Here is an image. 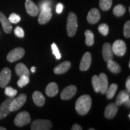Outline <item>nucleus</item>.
Segmentation results:
<instances>
[{
    "mask_svg": "<svg viewBox=\"0 0 130 130\" xmlns=\"http://www.w3.org/2000/svg\"><path fill=\"white\" fill-rule=\"evenodd\" d=\"M92 106V98L89 95L81 96L75 103L76 111L79 115H85L90 110Z\"/></svg>",
    "mask_w": 130,
    "mask_h": 130,
    "instance_id": "f257e3e1",
    "label": "nucleus"
},
{
    "mask_svg": "<svg viewBox=\"0 0 130 130\" xmlns=\"http://www.w3.org/2000/svg\"><path fill=\"white\" fill-rule=\"evenodd\" d=\"M78 28V19L77 16L75 13L70 12L68 16L67 25H66V30H67L68 35L69 37H73L75 35Z\"/></svg>",
    "mask_w": 130,
    "mask_h": 130,
    "instance_id": "f03ea898",
    "label": "nucleus"
},
{
    "mask_svg": "<svg viewBox=\"0 0 130 130\" xmlns=\"http://www.w3.org/2000/svg\"><path fill=\"white\" fill-rule=\"evenodd\" d=\"M52 128V122L49 120L36 119L31 125V130H50Z\"/></svg>",
    "mask_w": 130,
    "mask_h": 130,
    "instance_id": "7ed1b4c3",
    "label": "nucleus"
},
{
    "mask_svg": "<svg viewBox=\"0 0 130 130\" xmlns=\"http://www.w3.org/2000/svg\"><path fill=\"white\" fill-rule=\"evenodd\" d=\"M31 122L30 114L27 111H24L18 113L14 120V123L17 126L22 127L25 125L28 124Z\"/></svg>",
    "mask_w": 130,
    "mask_h": 130,
    "instance_id": "20e7f679",
    "label": "nucleus"
},
{
    "mask_svg": "<svg viewBox=\"0 0 130 130\" xmlns=\"http://www.w3.org/2000/svg\"><path fill=\"white\" fill-rule=\"evenodd\" d=\"M27 101V95L25 93L19 95L16 98H14L10 105V110L11 111H16L23 106Z\"/></svg>",
    "mask_w": 130,
    "mask_h": 130,
    "instance_id": "39448f33",
    "label": "nucleus"
},
{
    "mask_svg": "<svg viewBox=\"0 0 130 130\" xmlns=\"http://www.w3.org/2000/svg\"><path fill=\"white\" fill-rule=\"evenodd\" d=\"M25 55V50L21 47H18L12 50L7 56V60L10 62L18 61L23 57Z\"/></svg>",
    "mask_w": 130,
    "mask_h": 130,
    "instance_id": "423d86ee",
    "label": "nucleus"
},
{
    "mask_svg": "<svg viewBox=\"0 0 130 130\" xmlns=\"http://www.w3.org/2000/svg\"><path fill=\"white\" fill-rule=\"evenodd\" d=\"M113 53L118 56H123L126 51V46L124 41L116 40L112 45Z\"/></svg>",
    "mask_w": 130,
    "mask_h": 130,
    "instance_id": "0eeeda50",
    "label": "nucleus"
},
{
    "mask_svg": "<svg viewBox=\"0 0 130 130\" xmlns=\"http://www.w3.org/2000/svg\"><path fill=\"white\" fill-rule=\"evenodd\" d=\"M52 17L51 7H46L40 10L38 22L40 25H44L48 22Z\"/></svg>",
    "mask_w": 130,
    "mask_h": 130,
    "instance_id": "6e6552de",
    "label": "nucleus"
},
{
    "mask_svg": "<svg viewBox=\"0 0 130 130\" xmlns=\"http://www.w3.org/2000/svg\"><path fill=\"white\" fill-rule=\"evenodd\" d=\"M12 77L11 70L8 68H5L0 72V87L5 88L10 81Z\"/></svg>",
    "mask_w": 130,
    "mask_h": 130,
    "instance_id": "1a4fd4ad",
    "label": "nucleus"
},
{
    "mask_svg": "<svg viewBox=\"0 0 130 130\" xmlns=\"http://www.w3.org/2000/svg\"><path fill=\"white\" fill-rule=\"evenodd\" d=\"M14 98V97H9V98L1 104L0 106V120L7 116L11 112L10 110V105Z\"/></svg>",
    "mask_w": 130,
    "mask_h": 130,
    "instance_id": "9d476101",
    "label": "nucleus"
},
{
    "mask_svg": "<svg viewBox=\"0 0 130 130\" xmlns=\"http://www.w3.org/2000/svg\"><path fill=\"white\" fill-rule=\"evenodd\" d=\"M92 63V56L89 52H86L84 54L79 64V70L81 71H86L90 67Z\"/></svg>",
    "mask_w": 130,
    "mask_h": 130,
    "instance_id": "9b49d317",
    "label": "nucleus"
},
{
    "mask_svg": "<svg viewBox=\"0 0 130 130\" xmlns=\"http://www.w3.org/2000/svg\"><path fill=\"white\" fill-rule=\"evenodd\" d=\"M77 92V87L74 85L67 86L61 92L60 97L63 100H68L71 99Z\"/></svg>",
    "mask_w": 130,
    "mask_h": 130,
    "instance_id": "f8f14e48",
    "label": "nucleus"
},
{
    "mask_svg": "<svg viewBox=\"0 0 130 130\" xmlns=\"http://www.w3.org/2000/svg\"><path fill=\"white\" fill-rule=\"evenodd\" d=\"M101 18L100 13L96 8H92L89 11L87 16V22L90 24H96Z\"/></svg>",
    "mask_w": 130,
    "mask_h": 130,
    "instance_id": "ddd939ff",
    "label": "nucleus"
},
{
    "mask_svg": "<svg viewBox=\"0 0 130 130\" xmlns=\"http://www.w3.org/2000/svg\"><path fill=\"white\" fill-rule=\"evenodd\" d=\"M113 52L112 45L109 43H105L102 46V56L105 61H108L113 58Z\"/></svg>",
    "mask_w": 130,
    "mask_h": 130,
    "instance_id": "4468645a",
    "label": "nucleus"
},
{
    "mask_svg": "<svg viewBox=\"0 0 130 130\" xmlns=\"http://www.w3.org/2000/svg\"><path fill=\"white\" fill-rule=\"evenodd\" d=\"M25 6L26 11L29 15L36 16L38 14L39 12V8L31 0H26Z\"/></svg>",
    "mask_w": 130,
    "mask_h": 130,
    "instance_id": "2eb2a0df",
    "label": "nucleus"
},
{
    "mask_svg": "<svg viewBox=\"0 0 130 130\" xmlns=\"http://www.w3.org/2000/svg\"><path fill=\"white\" fill-rule=\"evenodd\" d=\"M118 107L116 103H110L106 107L104 111V116L107 119H112L118 113Z\"/></svg>",
    "mask_w": 130,
    "mask_h": 130,
    "instance_id": "dca6fc26",
    "label": "nucleus"
},
{
    "mask_svg": "<svg viewBox=\"0 0 130 130\" xmlns=\"http://www.w3.org/2000/svg\"><path fill=\"white\" fill-rule=\"evenodd\" d=\"M71 63L69 61H63L60 64L57 65L54 69V72L56 74L60 75L66 73L70 69Z\"/></svg>",
    "mask_w": 130,
    "mask_h": 130,
    "instance_id": "f3484780",
    "label": "nucleus"
},
{
    "mask_svg": "<svg viewBox=\"0 0 130 130\" xmlns=\"http://www.w3.org/2000/svg\"><path fill=\"white\" fill-rule=\"evenodd\" d=\"M98 77L100 79V92H101L102 95H104L106 93V91L108 87V78H107V75L104 73H101Z\"/></svg>",
    "mask_w": 130,
    "mask_h": 130,
    "instance_id": "a211bd4d",
    "label": "nucleus"
},
{
    "mask_svg": "<svg viewBox=\"0 0 130 130\" xmlns=\"http://www.w3.org/2000/svg\"><path fill=\"white\" fill-rule=\"evenodd\" d=\"M0 22L2 24L4 31L6 33H10L12 30V26L9 19L1 11H0Z\"/></svg>",
    "mask_w": 130,
    "mask_h": 130,
    "instance_id": "6ab92c4d",
    "label": "nucleus"
},
{
    "mask_svg": "<svg viewBox=\"0 0 130 130\" xmlns=\"http://www.w3.org/2000/svg\"><path fill=\"white\" fill-rule=\"evenodd\" d=\"M46 95L49 97H54L57 95L58 92V87L56 83L51 82L47 85L45 89Z\"/></svg>",
    "mask_w": 130,
    "mask_h": 130,
    "instance_id": "aec40b11",
    "label": "nucleus"
},
{
    "mask_svg": "<svg viewBox=\"0 0 130 130\" xmlns=\"http://www.w3.org/2000/svg\"><path fill=\"white\" fill-rule=\"evenodd\" d=\"M32 100L37 106L42 107L45 102V98L41 92L35 91L32 94Z\"/></svg>",
    "mask_w": 130,
    "mask_h": 130,
    "instance_id": "412c9836",
    "label": "nucleus"
},
{
    "mask_svg": "<svg viewBox=\"0 0 130 130\" xmlns=\"http://www.w3.org/2000/svg\"><path fill=\"white\" fill-rule=\"evenodd\" d=\"M15 72L17 75L19 77L23 75H27L29 77L30 75V72L28 68L24 63H18L16 65Z\"/></svg>",
    "mask_w": 130,
    "mask_h": 130,
    "instance_id": "4be33fe9",
    "label": "nucleus"
},
{
    "mask_svg": "<svg viewBox=\"0 0 130 130\" xmlns=\"http://www.w3.org/2000/svg\"><path fill=\"white\" fill-rule=\"evenodd\" d=\"M128 98H129V93L126 90H122L121 92H119V93L118 94V96L116 98V104L118 106L121 105Z\"/></svg>",
    "mask_w": 130,
    "mask_h": 130,
    "instance_id": "5701e85b",
    "label": "nucleus"
},
{
    "mask_svg": "<svg viewBox=\"0 0 130 130\" xmlns=\"http://www.w3.org/2000/svg\"><path fill=\"white\" fill-rule=\"evenodd\" d=\"M107 68L114 74H118L121 71V67L120 65L113 60L107 61Z\"/></svg>",
    "mask_w": 130,
    "mask_h": 130,
    "instance_id": "b1692460",
    "label": "nucleus"
},
{
    "mask_svg": "<svg viewBox=\"0 0 130 130\" xmlns=\"http://www.w3.org/2000/svg\"><path fill=\"white\" fill-rule=\"evenodd\" d=\"M117 89H118V84L116 83L110 84L109 87H108L106 93H105L107 98L108 99V100H111V99L113 98L116 93Z\"/></svg>",
    "mask_w": 130,
    "mask_h": 130,
    "instance_id": "393cba45",
    "label": "nucleus"
},
{
    "mask_svg": "<svg viewBox=\"0 0 130 130\" xmlns=\"http://www.w3.org/2000/svg\"><path fill=\"white\" fill-rule=\"evenodd\" d=\"M84 35L86 36V44L89 46H92L94 43V35L93 32L90 30H87L84 32Z\"/></svg>",
    "mask_w": 130,
    "mask_h": 130,
    "instance_id": "a878e982",
    "label": "nucleus"
},
{
    "mask_svg": "<svg viewBox=\"0 0 130 130\" xmlns=\"http://www.w3.org/2000/svg\"><path fill=\"white\" fill-rule=\"evenodd\" d=\"M126 12V8L122 4H118L114 7L113 10V14L115 16L120 17V16H123Z\"/></svg>",
    "mask_w": 130,
    "mask_h": 130,
    "instance_id": "bb28decb",
    "label": "nucleus"
},
{
    "mask_svg": "<svg viewBox=\"0 0 130 130\" xmlns=\"http://www.w3.org/2000/svg\"><path fill=\"white\" fill-rule=\"evenodd\" d=\"M112 6V0H100V7L102 11H108Z\"/></svg>",
    "mask_w": 130,
    "mask_h": 130,
    "instance_id": "cd10ccee",
    "label": "nucleus"
},
{
    "mask_svg": "<svg viewBox=\"0 0 130 130\" xmlns=\"http://www.w3.org/2000/svg\"><path fill=\"white\" fill-rule=\"evenodd\" d=\"M92 84L93 86V90L96 93H99L100 91V79H99L98 76L93 75L92 78Z\"/></svg>",
    "mask_w": 130,
    "mask_h": 130,
    "instance_id": "c85d7f7f",
    "label": "nucleus"
},
{
    "mask_svg": "<svg viewBox=\"0 0 130 130\" xmlns=\"http://www.w3.org/2000/svg\"><path fill=\"white\" fill-rule=\"evenodd\" d=\"M29 82H30V78L28 76L23 75L20 77V78L18 81L17 84L20 88H22L27 84H28Z\"/></svg>",
    "mask_w": 130,
    "mask_h": 130,
    "instance_id": "c756f323",
    "label": "nucleus"
},
{
    "mask_svg": "<svg viewBox=\"0 0 130 130\" xmlns=\"http://www.w3.org/2000/svg\"><path fill=\"white\" fill-rule=\"evenodd\" d=\"M98 31L101 35L103 36L108 35V32H109V27L106 24H101L99 25Z\"/></svg>",
    "mask_w": 130,
    "mask_h": 130,
    "instance_id": "7c9ffc66",
    "label": "nucleus"
},
{
    "mask_svg": "<svg viewBox=\"0 0 130 130\" xmlns=\"http://www.w3.org/2000/svg\"><path fill=\"white\" fill-rule=\"evenodd\" d=\"M5 88H6V89L4 90V93L8 97H14L18 93V91L16 89L12 88V87L8 86V87H6Z\"/></svg>",
    "mask_w": 130,
    "mask_h": 130,
    "instance_id": "2f4dec72",
    "label": "nucleus"
},
{
    "mask_svg": "<svg viewBox=\"0 0 130 130\" xmlns=\"http://www.w3.org/2000/svg\"><path fill=\"white\" fill-rule=\"evenodd\" d=\"M9 21L10 22V23L12 24H17L20 22L21 21V17L18 14L13 13L9 16Z\"/></svg>",
    "mask_w": 130,
    "mask_h": 130,
    "instance_id": "473e14b6",
    "label": "nucleus"
},
{
    "mask_svg": "<svg viewBox=\"0 0 130 130\" xmlns=\"http://www.w3.org/2000/svg\"><path fill=\"white\" fill-rule=\"evenodd\" d=\"M51 48H52V51H53V54L54 55L56 58L57 60L60 59L61 57V54L60 53L59 50H58L57 46L56 43H53V44L51 45Z\"/></svg>",
    "mask_w": 130,
    "mask_h": 130,
    "instance_id": "72a5a7b5",
    "label": "nucleus"
},
{
    "mask_svg": "<svg viewBox=\"0 0 130 130\" xmlns=\"http://www.w3.org/2000/svg\"><path fill=\"white\" fill-rule=\"evenodd\" d=\"M123 34L125 37L129 38L130 37V21H126L123 27Z\"/></svg>",
    "mask_w": 130,
    "mask_h": 130,
    "instance_id": "f704fd0d",
    "label": "nucleus"
},
{
    "mask_svg": "<svg viewBox=\"0 0 130 130\" xmlns=\"http://www.w3.org/2000/svg\"><path fill=\"white\" fill-rule=\"evenodd\" d=\"M14 32L16 36L21 37V38H22L24 36V30L19 26H18V27H16V28L14 29Z\"/></svg>",
    "mask_w": 130,
    "mask_h": 130,
    "instance_id": "c9c22d12",
    "label": "nucleus"
},
{
    "mask_svg": "<svg viewBox=\"0 0 130 130\" xmlns=\"http://www.w3.org/2000/svg\"><path fill=\"white\" fill-rule=\"evenodd\" d=\"M63 9V6L61 3H58L56 6V12L60 14L62 12Z\"/></svg>",
    "mask_w": 130,
    "mask_h": 130,
    "instance_id": "e433bc0d",
    "label": "nucleus"
},
{
    "mask_svg": "<svg viewBox=\"0 0 130 130\" xmlns=\"http://www.w3.org/2000/svg\"><path fill=\"white\" fill-rule=\"evenodd\" d=\"M46 7H50V3L48 1H45L44 2L42 3L41 4H40V9L41 10L43 8Z\"/></svg>",
    "mask_w": 130,
    "mask_h": 130,
    "instance_id": "4c0bfd02",
    "label": "nucleus"
},
{
    "mask_svg": "<svg viewBox=\"0 0 130 130\" xmlns=\"http://www.w3.org/2000/svg\"><path fill=\"white\" fill-rule=\"evenodd\" d=\"M126 91L129 93L130 92V77H128L126 79Z\"/></svg>",
    "mask_w": 130,
    "mask_h": 130,
    "instance_id": "58836bf2",
    "label": "nucleus"
},
{
    "mask_svg": "<svg viewBox=\"0 0 130 130\" xmlns=\"http://www.w3.org/2000/svg\"><path fill=\"white\" fill-rule=\"evenodd\" d=\"M72 130H82L83 128H81V126H79V125L78 124H74V125L72 126V128H71Z\"/></svg>",
    "mask_w": 130,
    "mask_h": 130,
    "instance_id": "ea45409f",
    "label": "nucleus"
},
{
    "mask_svg": "<svg viewBox=\"0 0 130 130\" xmlns=\"http://www.w3.org/2000/svg\"><path fill=\"white\" fill-rule=\"evenodd\" d=\"M123 104L125 105L126 107H128V108H129L130 107V100H129V98H128L127 100H126L125 101L123 102Z\"/></svg>",
    "mask_w": 130,
    "mask_h": 130,
    "instance_id": "a19ab883",
    "label": "nucleus"
},
{
    "mask_svg": "<svg viewBox=\"0 0 130 130\" xmlns=\"http://www.w3.org/2000/svg\"><path fill=\"white\" fill-rule=\"evenodd\" d=\"M36 70V68L34 67V66H32V67H31V72H32V73L35 72Z\"/></svg>",
    "mask_w": 130,
    "mask_h": 130,
    "instance_id": "79ce46f5",
    "label": "nucleus"
},
{
    "mask_svg": "<svg viewBox=\"0 0 130 130\" xmlns=\"http://www.w3.org/2000/svg\"><path fill=\"white\" fill-rule=\"evenodd\" d=\"M0 130H6V128L2 127V126H0Z\"/></svg>",
    "mask_w": 130,
    "mask_h": 130,
    "instance_id": "37998d69",
    "label": "nucleus"
},
{
    "mask_svg": "<svg viewBox=\"0 0 130 130\" xmlns=\"http://www.w3.org/2000/svg\"><path fill=\"white\" fill-rule=\"evenodd\" d=\"M95 128H90V129H89V130H95Z\"/></svg>",
    "mask_w": 130,
    "mask_h": 130,
    "instance_id": "c03bdc74",
    "label": "nucleus"
},
{
    "mask_svg": "<svg viewBox=\"0 0 130 130\" xmlns=\"http://www.w3.org/2000/svg\"><path fill=\"white\" fill-rule=\"evenodd\" d=\"M129 68H130V61H129Z\"/></svg>",
    "mask_w": 130,
    "mask_h": 130,
    "instance_id": "a18cd8bd",
    "label": "nucleus"
},
{
    "mask_svg": "<svg viewBox=\"0 0 130 130\" xmlns=\"http://www.w3.org/2000/svg\"><path fill=\"white\" fill-rule=\"evenodd\" d=\"M128 118H130V115H128Z\"/></svg>",
    "mask_w": 130,
    "mask_h": 130,
    "instance_id": "49530a36",
    "label": "nucleus"
}]
</instances>
